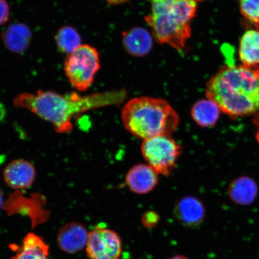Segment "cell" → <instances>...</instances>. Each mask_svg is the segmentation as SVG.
<instances>
[{"instance_id": "3", "label": "cell", "mask_w": 259, "mask_h": 259, "mask_svg": "<svg viewBox=\"0 0 259 259\" xmlns=\"http://www.w3.org/2000/svg\"><path fill=\"white\" fill-rule=\"evenodd\" d=\"M121 118L125 129L143 141L160 136L171 137L180 122L169 103L150 97L129 100L123 107Z\"/></svg>"}, {"instance_id": "1", "label": "cell", "mask_w": 259, "mask_h": 259, "mask_svg": "<svg viewBox=\"0 0 259 259\" xmlns=\"http://www.w3.org/2000/svg\"><path fill=\"white\" fill-rule=\"evenodd\" d=\"M127 98L124 90L81 96L73 92L61 95L51 91L21 93L15 97L14 104L27 109L38 117L50 122L57 133L72 131V119L81 113L103 107L120 104Z\"/></svg>"}, {"instance_id": "24", "label": "cell", "mask_w": 259, "mask_h": 259, "mask_svg": "<svg viewBox=\"0 0 259 259\" xmlns=\"http://www.w3.org/2000/svg\"><path fill=\"white\" fill-rule=\"evenodd\" d=\"M3 205H4V200H3V195L2 190H0V209L2 208Z\"/></svg>"}, {"instance_id": "9", "label": "cell", "mask_w": 259, "mask_h": 259, "mask_svg": "<svg viewBox=\"0 0 259 259\" xmlns=\"http://www.w3.org/2000/svg\"><path fill=\"white\" fill-rule=\"evenodd\" d=\"M158 174L150 165L139 164L130 169L125 182L132 192L144 194L150 193L158 183Z\"/></svg>"}, {"instance_id": "21", "label": "cell", "mask_w": 259, "mask_h": 259, "mask_svg": "<svg viewBox=\"0 0 259 259\" xmlns=\"http://www.w3.org/2000/svg\"><path fill=\"white\" fill-rule=\"evenodd\" d=\"M9 6L6 0H0V25L7 22L9 18Z\"/></svg>"}, {"instance_id": "22", "label": "cell", "mask_w": 259, "mask_h": 259, "mask_svg": "<svg viewBox=\"0 0 259 259\" xmlns=\"http://www.w3.org/2000/svg\"><path fill=\"white\" fill-rule=\"evenodd\" d=\"M253 122L257 130L256 133H255V139H256L258 144H259V112L255 116L253 119Z\"/></svg>"}, {"instance_id": "18", "label": "cell", "mask_w": 259, "mask_h": 259, "mask_svg": "<svg viewBox=\"0 0 259 259\" xmlns=\"http://www.w3.org/2000/svg\"><path fill=\"white\" fill-rule=\"evenodd\" d=\"M58 50L61 53L70 54L81 45V38L75 29L65 26L60 29L56 36Z\"/></svg>"}, {"instance_id": "25", "label": "cell", "mask_w": 259, "mask_h": 259, "mask_svg": "<svg viewBox=\"0 0 259 259\" xmlns=\"http://www.w3.org/2000/svg\"><path fill=\"white\" fill-rule=\"evenodd\" d=\"M170 259H190V258H187L186 256H184V255H175V256L170 258Z\"/></svg>"}, {"instance_id": "8", "label": "cell", "mask_w": 259, "mask_h": 259, "mask_svg": "<svg viewBox=\"0 0 259 259\" xmlns=\"http://www.w3.org/2000/svg\"><path fill=\"white\" fill-rule=\"evenodd\" d=\"M5 183L12 189L23 190L30 187L35 178V169L30 162L24 159L12 161L3 171Z\"/></svg>"}, {"instance_id": "12", "label": "cell", "mask_w": 259, "mask_h": 259, "mask_svg": "<svg viewBox=\"0 0 259 259\" xmlns=\"http://www.w3.org/2000/svg\"><path fill=\"white\" fill-rule=\"evenodd\" d=\"M122 44L125 51L136 57L146 56L150 53L153 46L151 34L140 27L131 29L123 33Z\"/></svg>"}, {"instance_id": "20", "label": "cell", "mask_w": 259, "mask_h": 259, "mask_svg": "<svg viewBox=\"0 0 259 259\" xmlns=\"http://www.w3.org/2000/svg\"><path fill=\"white\" fill-rule=\"evenodd\" d=\"M159 222V216L154 211L145 212L142 218V223L146 228L151 229L156 226Z\"/></svg>"}, {"instance_id": "26", "label": "cell", "mask_w": 259, "mask_h": 259, "mask_svg": "<svg viewBox=\"0 0 259 259\" xmlns=\"http://www.w3.org/2000/svg\"><path fill=\"white\" fill-rule=\"evenodd\" d=\"M194 1H200V0H194Z\"/></svg>"}, {"instance_id": "14", "label": "cell", "mask_w": 259, "mask_h": 259, "mask_svg": "<svg viewBox=\"0 0 259 259\" xmlns=\"http://www.w3.org/2000/svg\"><path fill=\"white\" fill-rule=\"evenodd\" d=\"M239 57L243 66L259 72V30H248L243 35Z\"/></svg>"}, {"instance_id": "6", "label": "cell", "mask_w": 259, "mask_h": 259, "mask_svg": "<svg viewBox=\"0 0 259 259\" xmlns=\"http://www.w3.org/2000/svg\"><path fill=\"white\" fill-rule=\"evenodd\" d=\"M141 152L148 164L158 175L169 177L176 167L182 148L169 136L145 139Z\"/></svg>"}, {"instance_id": "23", "label": "cell", "mask_w": 259, "mask_h": 259, "mask_svg": "<svg viewBox=\"0 0 259 259\" xmlns=\"http://www.w3.org/2000/svg\"><path fill=\"white\" fill-rule=\"evenodd\" d=\"M106 1L108 2L109 4H111L112 5H118L127 2L128 0H106Z\"/></svg>"}, {"instance_id": "17", "label": "cell", "mask_w": 259, "mask_h": 259, "mask_svg": "<svg viewBox=\"0 0 259 259\" xmlns=\"http://www.w3.org/2000/svg\"><path fill=\"white\" fill-rule=\"evenodd\" d=\"M220 113L219 106L208 99L196 102L192 109L193 120L197 124L205 127L214 125L218 121Z\"/></svg>"}, {"instance_id": "10", "label": "cell", "mask_w": 259, "mask_h": 259, "mask_svg": "<svg viewBox=\"0 0 259 259\" xmlns=\"http://www.w3.org/2000/svg\"><path fill=\"white\" fill-rule=\"evenodd\" d=\"M89 234L85 227L80 223H68L58 233V247L67 253H75L85 247Z\"/></svg>"}, {"instance_id": "7", "label": "cell", "mask_w": 259, "mask_h": 259, "mask_svg": "<svg viewBox=\"0 0 259 259\" xmlns=\"http://www.w3.org/2000/svg\"><path fill=\"white\" fill-rule=\"evenodd\" d=\"M86 251L90 259H120L121 239L112 230L97 226L89 232Z\"/></svg>"}, {"instance_id": "13", "label": "cell", "mask_w": 259, "mask_h": 259, "mask_svg": "<svg viewBox=\"0 0 259 259\" xmlns=\"http://www.w3.org/2000/svg\"><path fill=\"white\" fill-rule=\"evenodd\" d=\"M15 252L12 259H50V248L40 236L30 233L20 246L14 245Z\"/></svg>"}, {"instance_id": "2", "label": "cell", "mask_w": 259, "mask_h": 259, "mask_svg": "<svg viewBox=\"0 0 259 259\" xmlns=\"http://www.w3.org/2000/svg\"><path fill=\"white\" fill-rule=\"evenodd\" d=\"M206 96L226 114L238 117L259 111V72L225 67L207 83Z\"/></svg>"}, {"instance_id": "16", "label": "cell", "mask_w": 259, "mask_h": 259, "mask_svg": "<svg viewBox=\"0 0 259 259\" xmlns=\"http://www.w3.org/2000/svg\"><path fill=\"white\" fill-rule=\"evenodd\" d=\"M258 193L257 184L248 177L239 178L229 188L230 197L236 203L248 205L254 202Z\"/></svg>"}, {"instance_id": "5", "label": "cell", "mask_w": 259, "mask_h": 259, "mask_svg": "<svg viewBox=\"0 0 259 259\" xmlns=\"http://www.w3.org/2000/svg\"><path fill=\"white\" fill-rule=\"evenodd\" d=\"M98 52L88 45L80 46L69 55L64 63V70L74 89L83 92L93 82L100 69Z\"/></svg>"}, {"instance_id": "15", "label": "cell", "mask_w": 259, "mask_h": 259, "mask_svg": "<svg viewBox=\"0 0 259 259\" xmlns=\"http://www.w3.org/2000/svg\"><path fill=\"white\" fill-rule=\"evenodd\" d=\"M5 47L15 53H22L27 50L31 40V32L27 25L13 24L3 32Z\"/></svg>"}, {"instance_id": "4", "label": "cell", "mask_w": 259, "mask_h": 259, "mask_svg": "<svg viewBox=\"0 0 259 259\" xmlns=\"http://www.w3.org/2000/svg\"><path fill=\"white\" fill-rule=\"evenodd\" d=\"M150 14L145 21L151 28L152 35L160 44L183 50L191 35V21L196 15L194 0H148Z\"/></svg>"}, {"instance_id": "19", "label": "cell", "mask_w": 259, "mask_h": 259, "mask_svg": "<svg viewBox=\"0 0 259 259\" xmlns=\"http://www.w3.org/2000/svg\"><path fill=\"white\" fill-rule=\"evenodd\" d=\"M240 6L243 15L259 30V0H241Z\"/></svg>"}, {"instance_id": "11", "label": "cell", "mask_w": 259, "mask_h": 259, "mask_svg": "<svg viewBox=\"0 0 259 259\" xmlns=\"http://www.w3.org/2000/svg\"><path fill=\"white\" fill-rule=\"evenodd\" d=\"M174 214L183 226L194 228L203 221L205 210L199 200L194 197L187 196L178 200L174 207Z\"/></svg>"}]
</instances>
